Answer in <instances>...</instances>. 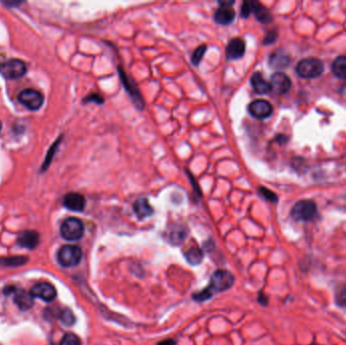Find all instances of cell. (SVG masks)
<instances>
[{
    "instance_id": "cell-3",
    "label": "cell",
    "mask_w": 346,
    "mask_h": 345,
    "mask_svg": "<svg viewBox=\"0 0 346 345\" xmlns=\"http://www.w3.org/2000/svg\"><path fill=\"white\" fill-rule=\"evenodd\" d=\"M82 258V251L76 245H64L57 253V260L64 267L76 266Z\"/></svg>"
},
{
    "instance_id": "cell-15",
    "label": "cell",
    "mask_w": 346,
    "mask_h": 345,
    "mask_svg": "<svg viewBox=\"0 0 346 345\" xmlns=\"http://www.w3.org/2000/svg\"><path fill=\"white\" fill-rule=\"evenodd\" d=\"M134 212L136 214V216L139 219H145L147 217L151 216L154 213L153 208L151 207V205L149 204V202L147 201V199L145 198H141L138 199L133 206Z\"/></svg>"
},
{
    "instance_id": "cell-5",
    "label": "cell",
    "mask_w": 346,
    "mask_h": 345,
    "mask_svg": "<svg viewBox=\"0 0 346 345\" xmlns=\"http://www.w3.org/2000/svg\"><path fill=\"white\" fill-rule=\"evenodd\" d=\"M60 233L68 241L79 240L84 233L83 223L77 218H68L62 223Z\"/></svg>"
},
{
    "instance_id": "cell-33",
    "label": "cell",
    "mask_w": 346,
    "mask_h": 345,
    "mask_svg": "<svg viewBox=\"0 0 346 345\" xmlns=\"http://www.w3.org/2000/svg\"><path fill=\"white\" fill-rule=\"evenodd\" d=\"M2 129H3V124L2 122H0V132H2Z\"/></svg>"
},
{
    "instance_id": "cell-1",
    "label": "cell",
    "mask_w": 346,
    "mask_h": 345,
    "mask_svg": "<svg viewBox=\"0 0 346 345\" xmlns=\"http://www.w3.org/2000/svg\"><path fill=\"white\" fill-rule=\"evenodd\" d=\"M234 283V276L227 270H217L211 277L209 285L202 291L194 293L193 299L197 302H205L218 292L229 289Z\"/></svg>"
},
{
    "instance_id": "cell-21",
    "label": "cell",
    "mask_w": 346,
    "mask_h": 345,
    "mask_svg": "<svg viewBox=\"0 0 346 345\" xmlns=\"http://www.w3.org/2000/svg\"><path fill=\"white\" fill-rule=\"evenodd\" d=\"M120 72H121V78L124 82V85L126 86L127 90L130 92V94L132 95V97L134 98V102L138 105H141V107H143V102H142V97H140V93L139 91L134 87L133 83L130 82V80L128 79L127 75L125 74V72H123L121 69H120Z\"/></svg>"
},
{
    "instance_id": "cell-23",
    "label": "cell",
    "mask_w": 346,
    "mask_h": 345,
    "mask_svg": "<svg viewBox=\"0 0 346 345\" xmlns=\"http://www.w3.org/2000/svg\"><path fill=\"white\" fill-rule=\"evenodd\" d=\"M185 236H186V231L182 227L174 228L170 232V240L173 244H179L180 242L183 241Z\"/></svg>"
},
{
    "instance_id": "cell-22",
    "label": "cell",
    "mask_w": 346,
    "mask_h": 345,
    "mask_svg": "<svg viewBox=\"0 0 346 345\" xmlns=\"http://www.w3.org/2000/svg\"><path fill=\"white\" fill-rule=\"evenodd\" d=\"M185 258L188 261V263L192 265H196L202 262L204 258V253L200 248L192 247L185 252Z\"/></svg>"
},
{
    "instance_id": "cell-10",
    "label": "cell",
    "mask_w": 346,
    "mask_h": 345,
    "mask_svg": "<svg viewBox=\"0 0 346 345\" xmlns=\"http://www.w3.org/2000/svg\"><path fill=\"white\" fill-rule=\"evenodd\" d=\"M248 111L252 117L259 120H263L268 118L272 114L273 109L270 103H268L267 101L256 100L249 105Z\"/></svg>"
},
{
    "instance_id": "cell-7",
    "label": "cell",
    "mask_w": 346,
    "mask_h": 345,
    "mask_svg": "<svg viewBox=\"0 0 346 345\" xmlns=\"http://www.w3.org/2000/svg\"><path fill=\"white\" fill-rule=\"evenodd\" d=\"M19 102L31 111H38L44 104L43 94L35 89H25L19 94Z\"/></svg>"
},
{
    "instance_id": "cell-12",
    "label": "cell",
    "mask_w": 346,
    "mask_h": 345,
    "mask_svg": "<svg viewBox=\"0 0 346 345\" xmlns=\"http://www.w3.org/2000/svg\"><path fill=\"white\" fill-rule=\"evenodd\" d=\"M65 208L73 212H81L85 208V199L84 196L77 192H70L65 195L63 200Z\"/></svg>"
},
{
    "instance_id": "cell-27",
    "label": "cell",
    "mask_w": 346,
    "mask_h": 345,
    "mask_svg": "<svg viewBox=\"0 0 346 345\" xmlns=\"http://www.w3.org/2000/svg\"><path fill=\"white\" fill-rule=\"evenodd\" d=\"M60 345H81V342L75 334L68 333L63 337Z\"/></svg>"
},
{
    "instance_id": "cell-16",
    "label": "cell",
    "mask_w": 346,
    "mask_h": 345,
    "mask_svg": "<svg viewBox=\"0 0 346 345\" xmlns=\"http://www.w3.org/2000/svg\"><path fill=\"white\" fill-rule=\"evenodd\" d=\"M15 302L19 306L20 309L26 311L30 310L34 305L33 295L31 292L26 290H17L15 293Z\"/></svg>"
},
{
    "instance_id": "cell-11",
    "label": "cell",
    "mask_w": 346,
    "mask_h": 345,
    "mask_svg": "<svg viewBox=\"0 0 346 345\" xmlns=\"http://www.w3.org/2000/svg\"><path fill=\"white\" fill-rule=\"evenodd\" d=\"M245 43L242 39L234 38L232 39L226 48V56L230 60H235L241 58L245 53Z\"/></svg>"
},
{
    "instance_id": "cell-8",
    "label": "cell",
    "mask_w": 346,
    "mask_h": 345,
    "mask_svg": "<svg viewBox=\"0 0 346 345\" xmlns=\"http://www.w3.org/2000/svg\"><path fill=\"white\" fill-rule=\"evenodd\" d=\"M33 298H39L44 302L50 303L57 297V290L50 282H40L35 284L31 289Z\"/></svg>"
},
{
    "instance_id": "cell-28",
    "label": "cell",
    "mask_w": 346,
    "mask_h": 345,
    "mask_svg": "<svg viewBox=\"0 0 346 345\" xmlns=\"http://www.w3.org/2000/svg\"><path fill=\"white\" fill-rule=\"evenodd\" d=\"M336 303L339 306H346V286L338 289L336 293Z\"/></svg>"
},
{
    "instance_id": "cell-19",
    "label": "cell",
    "mask_w": 346,
    "mask_h": 345,
    "mask_svg": "<svg viewBox=\"0 0 346 345\" xmlns=\"http://www.w3.org/2000/svg\"><path fill=\"white\" fill-rule=\"evenodd\" d=\"M269 64L271 67L276 69L285 68L289 64V58L282 51H276L270 56Z\"/></svg>"
},
{
    "instance_id": "cell-29",
    "label": "cell",
    "mask_w": 346,
    "mask_h": 345,
    "mask_svg": "<svg viewBox=\"0 0 346 345\" xmlns=\"http://www.w3.org/2000/svg\"><path fill=\"white\" fill-rule=\"evenodd\" d=\"M259 192L263 196V198H265L267 201H270L272 203H275L277 201V198H276L275 193H273L272 191H270L269 189H267L265 187H260L259 188Z\"/></svg>"
},
{
    "instance_id": "cell-26",
    "label": "cell",
    "mask_w": 346,
    "mask_h": 345,
    "mask_svg": "<svg viewBox=\"0 0 346 345\" xmlns=\"http://www.w3.org/2000/svg\"><path fill=\"white\" fill-rule=\"evenodd\" d=\"M60 320L66 326H72L75 323V316L69 309H64L60 313Z\"/></svg>"
},
{
    "instance_id": "cell-2",
    "label": "cell",
    "mask_w": 346,
    "mask_h": 345,
    "mask_svg": "<svg viewBox=\"0 0 346 345\" xmlns=\"http://www.w3.org/2000/svg\"><path fill=\"white\" fill-rule=\"evenodd\" d=\"M295 71L302 78H317L323 73L324 65L322 61L317 58H306L298 63L295 67Z\"/></svg>"
},
{
    "instance_id": "cell-30",
    "label": "cell",
    "mask_w": 346,
    "mask_h": 345,
    "mask_svg": "<svg viewBox=\"0 0 346 345\" xmlns=\"http://www.w3.org/2000/svg\"><path fill=\"white\" fill-rule=\"evenodd\" d=\"M252 2H244L242 9H241V15L243 18H248L252 14Z\"/></svg>"
},
{
    "instance_id": "cell-13",
    "label": "cell",
    "mask_w": 346,
    "mask_h": 345,
    "mask_svg": "<svg viewBox=\"0 0 346 345\" xmlns=\"http://www.w3.org/2000/svg\"><path fill=\"white\" fill-rule=\"evenodd\" d=\"M40 242L39 234L35 231H25L18 238V244L23 248L34 249Z\"/></svg>"
},
{
    "instance_id": "cell-31",
    "label": "cell",
    "mask_w": 346,
    "mask_h": 345,
    "mask_svg": "<svg viewBox=\"0 0 346 345\" xmlns=\"http://www.w3.org/2000/svg\"><path fill=\"white\" fill-rule=\"evenodd\" d=\"M95 102L96 104L98 105H101L104 103V100H103V97L101 95H98V94H92V95H89L87 96L86 98V102Z\"/></svg>"
},
{
    "instance_id": "cell-6",
    "label": "cell",
    "mask_w": 346,
    "mask_h": 345,
    "mask_svg": "<svg viewBox=\"0 0 346 345\" xmlns=\"http://www.w3.org/2000/svg\"><path fill=\"white\" fill-rule=\"evenodd\" d=\"M27 65L20 59H11L0 64V74L7 79H19L27 73Z\"/></svg>"
},
{
    "instance_id": "cell-18",
    "label": "cell",
    "mask_w": 346,
    "mask_h": 345,
    "mask_svg": "<svg viewBox=\"0 0 346 345\" xmlns=\"http://www.w3.org/2000/svg\"><path fill=\"white\" fill-rule=\"evenodd\" d=\"M252 13L255 15V18L263 24H268L272 21V17L271 14L269 13V11L262 6L260 3L257 2H252Z\"/></svg>"
},
{
    "instance_id": "cell-9",
    "label": "cell",
    "mask_w": 346,
    "mask_h": 345,
    "mask_svg": "<svg viewBox=\"0 0 346 345\" xmlns=\"http://www.w3.org/2000/svg\"><path fill=\"white\" fill-rule=\"evenodd\" d=\"M269 84H270L271 91L278 95L286 93L290 89V86H291L289 77L282 72L274 73L270 78Z\"/></svg>"
},
{
    "instance_id": "cell-24",
    "label": "cell",
    "mask_w": 346,
    "mask_h": 345,
    "mask_svg": "<svg viewBox=\"0 0 346 345\" xmlns=\"http://www.w3.org/2000/svg\"><path fill=\"white\" fill-rule=\"evenodd\" d=\"M28 259L23 256H17V257H9V258H3L0 259V264L6 266H20L25 264V262Z\"/></svg>"
},
{
    "instance_id": "cell-4",
    "label": "cell",
    "mask_w": 346,
    "mask_h": 345,
    "mask_svg": "<svg viewBox=\"0 0 346 345\" xmlns=\"http://www.w3.org/2000/svg\"><path fill=\"white\" fill-rule=\"evenodd\" d=\"M290 215L295 221H312L317 216V206L309 200L300 201L292 207Z\"/></svg>"
},
{
    "instance_id": "cell-32",
    "label": "cell",
    "mask_w": 346,
    "mask_h": 345,
    "mask_svg": "<svg viewBox=\"0 0 346 345\" xmlns=\"http://www.w3.org/2000/svg\"><path fill=\"white\" fill-rule=\"evenodd\" d=\"M158 345H176V343H175L174 340L168 339V340H165V341H162V342L158 343Z\"/></svg>"
},
{
    "instance_id": "cell-20",
    "label": "cell",
    "mask_w": 346,
    "mask_h": 345,
    "mask_svg": "<svg viewBox=\"0 0 346 345\" xmlns=\"http://www.w3.org/2000/svg\"><path fill=\"white\" fill-rule=\"evenodd\" d=\"M332 71L338 78L346 80V56H340L334 60Z\"/></svg>"
},
{
    "instance_id": "cell-25",
    "label": "cell",
    "mask_w": 346,
    "mask_h": 345,
    "mask_svg": "<svg viewBox=\"0 0 346 345\" xmlns=\"http://www.w3.org/2000/svg\"><path fill=\"white\" fill-rule=\"evenodd\" d=\"M207 51V46L206 45H202L200 47H197L195 49V51L193 52L192 54V57H191V62L193 65H199L200 62L202 61L205 53Z\"/></svg>"
},
{
    "instance_id": "cell-14",
    "label": "cell",
    "mask_w": 346,
    "mask_h": 345,
    "mask_svg": "<svg viewBox=\"0 0 346 345\" xmlns=\"http://www.w3.org/2000/svg\"><path fill=\"white\" fill-rule=\"evenodd\" d=\"M214 18L217 24L226 26L235 20V11L231 7H220L216 11Z\"/></svg>"
},
{
    "instance_id": "cell-34",
    "label": "cell",
    "mask_w": 346,
    "mask_h": 345,
    "mask_svg": "<svg viewBox=\"0 0 346 345\" xmlns=\"http://www.w3.org/2000/svg\"><path fill=\"white\" fill-rule=\"evenodd\" d=\"M312 345H317V344H312Z\"/></svg>"
},
{
    "instance_id": "cell-17",
    "label": "cell",
    "mask_w": 346,
    "mask_h": 345,
    "mask_svg": "<svg viewBox=\"0 0 346 345\" xmlns=\"http://www.w3.org/2000/svg\"><path fill=\"white\" fill-rule=\"evenodd\" d=\"M251 84H252L255 92H257L259 94H265V93H268L271 91L269 82H267L259 72H256L252 75Z\"/></svg>"
}]
</instances>
